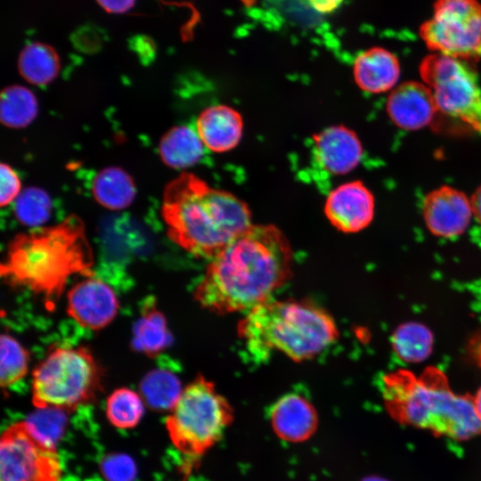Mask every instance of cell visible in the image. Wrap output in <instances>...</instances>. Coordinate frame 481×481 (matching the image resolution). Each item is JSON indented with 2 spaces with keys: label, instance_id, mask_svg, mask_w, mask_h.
I'll return each mask as SVG.
<instances>
[{
  "label": "cell",
  "instance_id": "cell-6",
  "mask_svg": "<svg viewBox=\"0 0 481 481\" xmlns=\"http://www.w3.org/2000/svg\"><path fill=\"white\" fill-rule=\"evenodd\" d=\"M102 378L86 346H55L33 370L32 403L37 409L74 411L95 399Z\"/></svg>",
  "mask_w": 481,
  "mask_h": 481
},
{
  "label": "cell",
  "instance_id": "cell-35",
  "mask_svg": "<svg viewBox=\"0 0 481 481\" xmlns=\"http://www.w3.org/2000/svg\"><path fill=\"white\" fill-rule=\"evenodd\" d=\"M472 400L476 414L481 421V387L477 389Z\"/></svg>",
  "mask_w": 481,
  "mask_h": 481
},
{
  "label": "cell",
  "instance_id": "cell-20",
  "mask_svg": "<svg viewBox=\"0 0 481 481\" xmlns=\"http://www.w3.org/2000/svg\"><path fill=\"white\" fill-rule=\"evenodd\" d=\"M204 148L196 129L188 126H176L161 137L159 154L167 167L183 169L200 161Z\"/></svg>",
  "mask_w": 481,
  "mask_h": 481
},
{
  "label": "cell",
  "instance_id": "cell-14",
  "mask_svg": "<svg viewBox=\"0 0 481 481\" xmlns=\"http://www.w3.org/2000/svg\"><path fill=\"white\" fill-rule=\"evenodd\" d=\"M387 112L395 126L414 131L428 126L438 109L426 84L408 81L391 91L387 101Z\"/></svg>",
  "mask_w": 481,
  "mask_h": 481
},
{
  "label": "cell",
  "instance_id": "cell-22",
  "mask_svg": "<svg viewBox=\"0 0 481 481\" xmlns=\"http://www.w3.org/2000/svg\"><path fill=\"white\" fill-rule=\"evenodd\" d=\"M392 349L404 363L424 362L432 353L434 335L423 323L407 322L400 324L391 337Z\"/></svg>",
  "mask_w": 481,
  "mask_h": 481
},
{
  "label": "cell",
  "instance_id": "cell-27",
  "mask_svg": "<svg viewBox=\"0 0 481 481\" xmlns=\"http://www.w3.org/2000/svg\"><path fill=\"white\" fill-rule=\"evenodd\" d=\"M0 383L3 388L22 379L29 370V353L12 336L1 335Z\"/></svg>",
  "mask_w": 481,
  "mask_h": 481
},
{
  "label": "cell",
  "instance_id": "cell-23",
  "mask_svg": "<svg viewBox=\"0 0 481 481\" xmlns=\"http://www.w3.org/2000/svg\"><path fill=\"white\" fill-rule=\"evenodd\" d=\"M60 58L55 50L45 44L32 43L20 53L18 69L21 77L30 84L45 86L59 74Z\"/></svg>",
  "mask_w": 481,
  "mask_h": 481
},
{
  "label": "cell",
  "instance_id": "cell-24",
  "mask_svg": "<svg viewBox=\"0 0 481 481\" xmlns=\"http://www.w3.org/2000/svg\"><path fill=\"white\" fill-rule=\"evenodd\" d=\"M38 104L32 91L23 86L5 87L0 97L1 122L12 128L29 126L37 117Z\"/></svg>",
  "mask_w": 481,
  "mask_h": 481
},
{
  "label": "cell",
  "instance_id": "cell-10",
  "mask_svg": "<svg viewBox=\"0 0 481 481\" xmlns=\"http://www.w3.org/2000/svg\"><path fill=\"white\" fill-rule=\"evenodd\" d=\"M61 466L55 448L29 430L26 421L9 426L0 440V481H60Z\"/></svg>",
  "mask_w": 481,
  "mask_h": 481
},
{
  "label": "cell",
  "instance_id": "cell-26",
  "mask_svg": "<svg viewBox=\"0 0 481 481\" xmlns=\"http://www.w3.org/2000/svg\"><path fill=\"white\" fill-rule=\"evenodd\" d=\"M143 411L142 398L129 388H118L107 399V418L112 425L119 428L135 427L142 419Z\"/></svg>",
  "mask_w": 481,
  "mask_h": 481
},
{
  "label": "cell",
  "instance_id": "cell-1",
  "mask_svg": "<svg viewBox=\"0 0 481 481\" xmlns=\"http://www.w3.org/2000/svg\"><path fill=\"white\" fill-rule=\"evenodd\" d=\"M292 260L290 245L276 226L251 224L211 258L194 298L218 314L249 312L288 281Z\"/></svg>",
  "mask_w": 481,
  "mask_h": 481
},
{
  "label": "cell",
  "instance_id": "cell-31",
  "mask_svg": "<svg viewBox=\"0 0 481 481\" xmlns=\"http://www.w3.org/2000/svg\"><path fill=\"white\" fill-rule=\"evenodd\" d=\"M0 205L7 206L17 199L21 192V183L17 173L11 166L2 163Z\"/></svg>",
  "mask_w": 481,
  "mask_h": 481
},
{
  "label": "cell",
  "instance_id": "cell-13",
  "mask_svg": "<svg viewBox=\"0 0 481 481\" xmlns=\"http://www.w3.org/2000/svg\"><path fill=\"white\" fill-rule=\"evenodd\" d=\"M324 212L338 230L357 232L366 228L373 219L374 197L362 182L346 183L330 192Z\"/></svg>",
  "mask_w": 481,
  "mask_h": 481
},
{
  "label": "cell",
  "instance_id": "cell-9",
  "mask_svg": "<svg viewBox=\"0 0 481 481\" xmlns=\"http://www.w3.org/2000/svg\"><path fill=\"white\" fill-rule=\"evenodd\" d=\"M428 49L464 61L481 56V3L436 0L433 17L420 26Z\"/></svg>",
  "mask_w": 481,
  "mask_h": 481
},
{
  "label": "cell",
  "instance_id": "cell-7",
  "mask_svg": "<svg viewBox=\"0 0 481 481\" xmlns=\"http://www.w3.org/2000/svg\"><path fill=\"white\" fill-rule=\"evenodd\" d=\"M232 409L215 385L198 376L184 387L166 420L175 447L186 458H199L224 436Z\"/></svg>",
  "mask_w": 481,
  "mask_h": 481
},
{
  "label": "cell",
  "instance_id": "cell-8",
  "mask_svg": "<svg viewBox=\"0 0 481 481\" xmlns=\"http://www.w3.org/2000/svg\"><path fill=\"white\" fill-rule=\"evenodd\" d=\"M420 74L438 111L481 135V84L468 61L434 53L422 60Z\"/></svg>",
  "mask_w": 481,
  "mask_h": 481
},
{
  "label": "cell",
  "instance_id": "cell-18",
  "mask_svg": "<svg viewBox=\"0 0 481 481\" xmlns=\"http://www.w3.org/2000/svg\"><path fill=\"white\" fill-rule=\"evenodd\" d=\"M353 72L355 81L362 90L380 94L395 87L400 77V64L394 53L376 46L356 57Z\"/></svg>",
  "mask_w": 481,
  "mask_h": 481
},
{
  "label": "cell",
  "instance_id": "cell-5",
  "mask_svg": "<svg viewBox=\"0 0 481 481\" xmlns=\"http://www.w3.org/2000/svg\"><path fill=\"white\" fill-rule=\"evenodd\" d=\"M239 335L256 360L279 351L295 361L312 358L337 338L333 318L320 306L297 300L268 301L249 310Z\"/></svg>",
  "mask_w": 481,
  "mask_h": 481
},
{
  "label": "cell",
  "instance_id": "cell-28",
  "mask_svg": "<svg viewBox=\"0 0 481 481\" xmlns=\"http://www.w3.org/2000/svg\"><path fill=\"white\" fill-rule=\"evenodd\" d=\"M14 215L24 225L37 227L50 217L52 200L43 189L29 187L21 191L14 200Z\"/></svg>",
  "mask_w": 481,
  "mask_h": 481
},
{
  "label": "cell",
  "instance_id": "cell-21",
  "mask_svg": "<svg viewBox=\"0 0 481 481\" xmlns=\"http://www.w3.org/2000/svg\"><path fill=\"white\" fill-rule=\"evenodd\" d=\"M92 192L95 200L110 210L127 208L136 195L135 182L123 168L109 167L99 171L93 180Z\"/></svg>",
  "mask_w": 481,
  "mask_h": 481
},
{
  "label": "cell",
  "instance_id": "cell-16",
  "mask_svg": "<svg viewBox=\"0 0 481 481\" xmlns=\"http://www.w3.org/2000/svg\"><path fill=\"white\" fill-rule=\"evenodd\" d=\"M271 426L277 436L290 443L310 438L318 426V416L313 404L298 394L281 397L272 407Z\"/></svg>",
  "mask_w": 481,
  "mask_h": 481
},
{
  "label": "cell",
  "instance_id": "cell-12",
  "mask_svg": "<svg viewBox=\"0 0 481 481\" xmlns=\"http://www.w3.org/2000/svg\"><path fill=\"white\" fill-rule=\"evenodd\" d=\"M422 214L429 232L437 237L452 238L463 233L473 216L470 200L451 186H441L424 199Z\"/></svg>",
  "mask_w": 481,
  "mask_h": 481
},
{
  "label": "cell",
  "instance_id": "cell-34",
  "mask_svg": "<svg viewBox=\"0 0 481 481\" xmlns=\"http://www.w3.org/2000/svg\"><path fill=\"white\" fill-rule=\"evenodd\" d=\"M470 204L473 216L481 224V185L472 194L470 198Z\"/></svg>",
  "mask_w": 481,
  "mask_h": 481
},
{
  "label": "cell",
  "instance_id": "cell-33",
  "mask_svg": "<svg viewBox=\"0 0 481 481\" xmlns=\"http://www.w3.org/2000/svg\"><path fill=\"white\" fill-rule=\"evenodd\" d=\"M100 5L109 12L121 13L129 10L135 0H97Z\"/></svg>",
  "mask_w": 481,
  "mask_h": 481
},
{
  "label": "cell",
  "instance_id": "cell-19",
  "mask_svg": "<svg viewBox=\"0 0 481 481\" xmlns=\"http://www.w3.org/2000/svg\"><path fill=\"white\" fill-rule=\"evenodd\" d=\"M172 343L166 318L156 305L154 298H148L142 307L141 315L133 329L131 346L135 351L155 357Z\"/></svg>",
  "mask_w": 481,
  "mask_h": 481
},
{
  "label": "cell",
  "instance_id": "cell-11",
  "mask_svg": "<svg viewBox=\"0 0 481 481\" xmlns=\"http://www.w3.org/2000/svg\"><path fill=\"white\" fill-rule=\"evenodd\" d=\"M67 312L78 324L101 330L116 317L119 304L114 290L104 281L86 277L67 294Z\"/></svg>",
  "mask_w": 481,
  "mask_h": 481
},
{
  "label": "cell",
  "instance_id": "cell-3",
  "mask_svg": "<svg viewBox=\"0 0 481 481\" xmlns=\"http://www.w3.org/2000/svg\"><path fill=\"white\" fill-rule=\"evenodd\" d=\"M161 214L169 239L197 257L213 258L252 224L245 202L191 173L166 185Z\"/></svg>",
  "mask_w": 481,
  "mask_h": 481
},
{
  "label": "cell",
  "instance_id": "cell-32",
  "mask_svg": "<svg viewBox=\"0 0 481 481\" xmlns=\"http://www.w3.org/2000/svg\"><path fill=\"white\" fill-rule=\"evenodd\" d=\"M308 4L317 12L329 14L335 12L344 0H306Z\"/></svg>",
  "mask_w": 481,
  "mask_h": 481
},
{
  "label": "cell",
  "instance_id": "cell-30",
  "mask_svg": "<svg viewBox=\"0 0 481 481\" xmlns=\"http://www.w3.org/2000/svg\"><path fill=\"white\" fill-rule=\"evenodd\" d=\"M102 469L110 481H131L135 472L131 459L122 454L107 458Z\"/></svg>",
  "mask_w": 481,
  "mask_h": 481
},
{
  "label": "cell",
  "instance_id": "cell-25",
  "mask_svg": "<svg viewBox=\"0 0 481 481\" xmlns=\"http://www.w3.org/2000/svg\"><path fill=\"white\" fill-rule=\"evenodd\" d=\"M140 391L151 408L170 411L183 389L176 375L169 371L158 369L151 371L143 378Z\"/></svg>",
  "mask_w": 481,
  "mask_h": 481
},
{
  "label": "cell",
  "instance_id": "cell-2",
  "mask_svg": "<svg viewBox=\"0 0 481 481\" xmlns=\"http://www.w3.org/2000/svg\"><path fill=\"white\" fill-rule=\"evenodd\" d=\"M93 266L85 224L70 215L55 225L15 235L7 246L0 274L9 287L41 296L51 309L71 276L93 277Z\"/></svg>",
  "mask_w": 481,
  "mask_h": 481
},
{
  "label": "cell",
  "instance_id": "cell-15",
  "mask_svg": "<svg viewBox=\"0 0 481 481\" xmlns=\"http://www.w3.org/2000/svg\"><path fill=\"white\" fill-rule=\"evenodd\" d=\"M363 153L358 136L345 126H331L314 135V159L330 174L349 173L358 166Z\"/></svg>",
  "mask_w": 481,
  "mask_h": 481
},
{
  "label": "cell",
  "instance_id": "cell-4",
  "mask_svg": "<svg viewBox=\"0 0 481 481\" xmlns=\"http://www.w3.org/2000/svg\"><path fill=\"white\" fill-rule=\"evenodd\" d=\"M381 387L387 410L402 423L454 439L481 431L472 397L453 393L436 367H428L419 376L406 370L387 373Z\"/></svg>",
  "mask_w": 481,
  "mask_h": 481
},
{
  "label": "cell",
  "instance_id": "cell-17",
  "mask_svg": "<svg viewBox=\"0 0 481 481\" xmlns=\"http://www.w3.org/2000/svg\"><path fill=\"white\" fill-rule=\"evenodd\" d=\"M196 131L205 148L225 152L238 145L243 131L240 114L224 104L203 110L196 120Z\"/></svg>",
  "mask_w": 481,
  "mask_h": 481
},
{
  "label": "cell",
  "instance_id": "cell-29",
  "mask_svg": "<svg viewBox=\"0 0 481 481\" xmlns=\"http://www.w3.org/2000/svg\"><path fill=\"white\" fill-rule=\"evenodd\" d=\"M26 423L37 438L55 448L66 424L65 412L56 409H38L29 416Z\"/></svg>",
  "mask_w": 481,
  "mask_h": 481
}]
</instances>
